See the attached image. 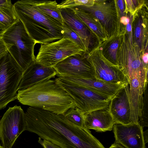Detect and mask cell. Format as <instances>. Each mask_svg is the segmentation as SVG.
Returning a JSON list of instances; mask_svg holds the SVG:
<instances>
[{"label": "cell", "instance_id": "6da1fadb", "mask_svg": "<svg viewBox=\"0 0 148 148\" xmlns=\"http://www.w3.org/2000/svg\"><path fill=\"white\" fill-rule=\"evenodd\" d=\"M25 114L26 130L61 148H105L89 129L75 125L64 115L32 107Z\"/></svg>", "mask_w": 148, "mask_h": 148}, {"label": "cell", "instance_id": "7a4b0ae2", "mask_svg": "<svg viewBox=\"0 0 148 148\" xmlns=\"http://www.w3.org/2000/svg\"><path fill=\"white\" fill-rule=\"evenodd\" d=\"M17 99L22 104L64 115L76 106L71 97L55 79L42 81L27 88L18 90Z\"/></svg>", "mask_w": 148, "mask_h": 148}, {"label": "cell", "instance_id": "3957f363", "mask_svg": "<svg viewBox=\"0 0 148 148\" xmlns=\"http://www.w3.org/2000/svg\"><path fill=\"white\" fill-rule=\"evenodd\" d=\"M13 6L16 16L36 44H47L63 38V24L38 10L32 0L18 1Z\"/></svg>", "mask_w": 148, "mask_h": 148}, {"label": "cell", "instance_id": "277c9868", "mask_svg": "<svg viewBox=\"0 0 148 148\" xmlns=\"http://www.w3.org/2000/svg\"><path fill=\"white\" fill-rule=\"evenodd\" d=\"M0 38L23 71L36 61L34 48L36 43L19 19L7 29L0 31Z\"/></svg>", "mask_w": 148, "mask_h": 148}, {"label": "cell", "instance_id": "5b68a950", "mask_svg": "<svg viewBox=\"0 0 148 148\" xmlns=\"http://www.w3.org/2000/svg\"><path fill=\"white\" fill-rule=\"evenodd\" d=\"M118 66L129 81L136 77L145 89L147 87L148 71L143 64L141 54L138 45L132 44L125 33L121 36L118 52Z\"/></svg>", "mask_w": 148, "mask_h": 148}, {"label": "cell", "instance_id": "8992f818", "mask_svg": "<svg viewBox=\"0 0 148 148\" xmlns=\"http://www.w3.org/2000/svg\"><path fill=\"white\" fill-rule=\"evenodd\" d=\"M23 72L8 51L0 58V110L17 99Z\"/></svg>", "mask_w": 148, "mask_h": 148}, {"label": "cell", "instance_id": "52a82bcc", "mask_svg": "<svg viewBox=\"0 0 148 148\" xmlns=\"http://www.w3.org/2000/svg\"><path fill=\"white\" fill-rule=\"evenodd\" d=\"M55 80L73 99L76 106L84 114L108 107L112 98L82 86L67 83L58 77Z\"/></svg>", "mask_w": 148, "mask_h": 148}, {"label": "cell", "instance_id": "ba28073f", "mask_svg": "<svg viewBox=\"0 0 148 148\" xmlns=\"http://www.w3.org/2000/svg\"><path fill=\"white\" fill-rule=\"evenodd\" d=\"M85 52L69 38H63L55 42L41 44L36 61L44 66L53 67L70 56Z\"/></svg>", "mask_w": 148, "mask_h": 148}, {"label": "cell", "instance_id": "9c48e42d", "mask_svg": "<svg viewBox=\"0 0 148 148\" xmlns=\"http://www.w3.org/2000/svg\"><path fill=\"white\" fill-rule=\"evenodd\" d=\"M26 128L25 113L21 106L9 107L0 120V139L2 146L12 148Z\"/></svg>", "mask_w": 148, "mask_h": 148}, {"label": "cell", "instance_id": "30bf717a", "mask_svg": "<svg viewBox=\"0 0 148 148\" xmlns=\"http://www.w3.org/2000/svg\"><path fill=\"white\" fill-rule=\"evenodd\" d=\"M75 7L98 19L106 33L108 39L117 35L118 20L115 0H94V4L92 6Z\"/></svg>", "mask_w": 148, "mask_h": 148}, {"label": "cell", "instance_id": "8fae6325", "mask_svg": "<svg viewBox=\"0 0 148 148\" xmlns=\"http://www.w3.org/2000/svg\"><path fill=\"white\" fill-rule=\"evenodd\" d=\"M87 56L94 68L96 79L109 83L129 84L127 78L119 67L106 60L97 47L87 54Z\"/></svg>", "mask_w": 148, "mask_h": 148}, {"label": "cell", "instance_id": "7c38bea8", "mask_svg": "<svg viewBox=\"0 0 148 148\" xmlns=\"http://www.w3.org/2000/svg\"><path fill=\"white\" fill-rule=\"evenodd\" d=\"M53 67L58 77L95 78L94 68L88 60L86 52L70 56L59 62Z\"/></svg>", "mask_w": 148, "mask_h": 148}, {"label": "cell", "instance_id": "4fadbf2b", "mask_svg": "<svg viewBox=\"0 0 148 148\" xmlns=\"http://www.w3.org/2000/svg\"><path fill=\"white\" fill-rule=\"evenodd\" d=\"M63 23L75 32L80 37L88 54L97 48L99 44L98 40L89 28L77 16L71 8L61 9Z\"/></svg>", "mask_w": 148, "mask_h": 148}, {"label": "cell", "instance_id": "5bb4252c", "mask_svg": "<svg viewBox=\"0 0 148 148\" xmlns=\"http://www.w3.org/2000/svg\"><path fill=\"white\" fill-rule=\"evenodd\" d=\"M114 143L125 148H145L143 128L139 123L115 124L113 126Z\"/></svg>", "mask_w": 148, "mask_h": 148}, {"label": "cell", "instance_id": "9a60e30c", "mask_svg": "<svg viewBox=\"0 0 148 148\" xmlns=\"http://www.w3.org/2000/svg\"><path fill=\"white\" fill-rule=\"evenodd\" d=\"M109 109L115 124L133 123L131 117L129 84L124 85L112 98Z\"/></svg>", "mask_w": 148, "mask_h": 148}, {"label": "cell", "instance_id": "2e32d148", "mask_svg": "<svg viewBox=\"0 0 148 148\" xmlns=\"http://www.w3.org/2000/svg\"><path fill=\"white\" fill-rule=\"evenodd\" d=\"M58 77L67 83L82 86L111 98H113L125 85L121 84L106 82L95 78H86L68 76H58Z\"/></svg>", "mask_w": 148, "mask_h": 148}, {"label": "cell", "instance_id": "e0dca14e", "mask_svg": "<svg viewBox=\"0 0 148 148\" xmlns=\"http://www.w3.org/2000/svg\"><path fill=\"white\" fill-rule=\"evenodd\" d=\"M148 2L133 15L132 31L133 44L138 46L141 54L148 51Z\"/></svg>", "mask_w": 148, "mask_h": 148}, {"label": "cell", "instance_id": "ac0fdd59", "mask_svg": "<svg viewBox=\"0 0 148 148\" xmlns=\"http://www.w3.org/2000/svg\"><path fill=\"white\" fill-rule=\"evenodd\" d=\"M56 75L53 67L44 66L35 61L23 71L18 89H25L42 81L51 79Z\"/></svg>", "mask_w": 148, "mask_h": 148}, {"label": "cell", "instance_id": "d6986e66", "mask_svg": "<svg viewBox=\"0 0 148 148\" xmlns=\"http://www.w3.org/2000/svg\"><path fill=\"white\" fill-rule=\"evenodd\" d=\"M84 127L96 132L111 131L115 124L109 107L84 114Z\"/></svg>", "mask_w": 148, "mask_h": 148}, {"label": "cell", "instance_id": "ffe728a7", "mask_svg": "<svg viewBox=\"0 0 148 148\" xmlns=\"http://www.w3.org/2000/svg\"><path fill=\"white\" fill-rule=\"evenodd\" d=\"M131 117L133 123H138L143 106V95L145 90L139 79L135 77L129 81Z\"/></svg>", "mask_w": 148, "mask_h": 148}, {"label": "cell", "instance_id": "44dd1931", "mask_svg": "<svg viewBox=\"0 0 148 148\" xmlns=\"http://www.w3.org/2000/svg\"><path fill=\"white\" fill-rule=\"evenodd\" d=\"M70 8L74 11L79 18L96 36L99 44L108 40L106 33L98 19L89 13L76 7Z\"/></svg>", "mask_w": 148, "mask_h": 148}, {"label": "cell", "instance_id": "7402d4cb", "mask_svg": "<svg viewBox=\"0 0 148 148\" xmlns=\"http://www.w3.org/2000/svg\"><path fill=\"white\" fill-rule=\"evenodd\" d=\"M121 36H116L108 39L99 44L97 47L106 60L118 66V52Z\"/></svg>", "mask_w": 148, "mask_h": 148}, {"label": "cell", "instance_id": "603a6c76", "mask_svg": "<svg viewBox=\"0 0 148 148\" xmlns=\"http://www.w3.org/2000/svg\"><path fill=\"white\" fill-rule=\"evenodd\" d=\"M34 7L39 11L63 24L61 9L57 7L56 1L33 0Z\"/></svg>", "mask_w": 148, "mask_h": 148}, {"label": "cell", "instance_id": "cb8c5ba5", "mask_svg": "<svg viewBox=\"0 0 148 148\" xmlns=\"http://www.w3.org/2000/svg\"><path fill=\"white\" fill-rule=\"evenodd\" d=\"M117 16V35L121 36L126 33L127 25L132 21L133 15L125 12V0H115Z\"/></svg>", "mask_w": 148, "mask_h": 148}, {"label": "cell", "instance_id": "d4e9b609", "mask_svg": "<svg viewBox=\"0 0 148 148\" xmlns=\"http://www.w3.org/2000/svg\"><path fill=\"white\" fill-rule=\"evenodd\" d=\"M18 20L13 5L0 8V30H4Z\"/></svg>", "mask_w": 148, "mask_h": 148}, {"label": "cell", "instance_id": "484cf974", "mask_svg": "<svg viewBox=\"0 0 148 148\" xmlns=\"http://www.w3.org/2000/svg\"><path fill=\"white\" fill-rule=\"evenodd\" d=\"M84 114L76 106L68 110L64 115L73 124L81 127H84Z\"/></svg>", "mask_w": 148, "mask_h": 148}, {"label": "cell", "instance_id": "4316f807", "mask_svg": "<svg viewBox=\"0 0 148 148\" xmlns=\"http://www.w3.org/2000/svg\"><path fill=\"white\" fill-rule=\"evenodd\" d=\"M63 38H69L86 52L85 46L80 37L64 23H63Z\"/></svg>", "mask_w": 148, "mask_h": 148}, {"label": "cell", "instance_id": "83f0119b", "mask_svg": "<svg viewBox=\"0 0 148 148\" xmlns=\"http://www.w3.org/2000/svg\"><path fill=\"white\" fill-rule=\"evenodd\" d=\"M94 4V0H66L62 1L57 5L60 9L70 8L81 5L87 7L92 6Z\"/></svg>", "mask_w": 148, "mask_h": 148}, {"label": "cell", "instance_id": "f1b7e54d", "mask_svg": "<svg viewBox=\"0 0 148 148\" xmlns=\"http://www.w3.org/2000/svg\"><path fill=\"white\" fill-rule=\"evenodd\" d=\"M125 12L133 15L144 5L148 2L146 0H125Z\"/></svg>", "mask_w": 148, "mask_h": 148}, {"label": "cell", "instance_id": "f546056e", "mask_svg": "<svg viewBox=\"0 0 148 148\" xmlns=\"http://www.w3.org/2000/svg\"><path fill=\"white\" fill-rule=\"evenodd\" d=\"M147 88L143 93V106L139 121V123L143 128L148 126V94Z\"/></svg>", "mask_w": 148, "mask_h": 148}, {"label": "cell", "instance_id": "4dcf8cb0", "mask_svg": "<svg viewBox=\"0 0 148 148\" xmlns=\"http://www.w3.org/2000/svg\"><path fill=\"white\" fill-rule=\"evenodd\" d=\"M38 142L43 148H61L49 141L42 140L40 137H39Z\"/></svg>", "mask_w": 148, "mask_h": 148}, {"label": "cell", "instance_id": "1f68e13d", "mask_svg": "<svg viewBox=\"0 0 148 148\" xmlns=\"http://www.w3.org/2000/svg\"><path fill=\"white\" fill-rule=\"evenodd\" d=\"M8 51L6 45L0 38V58L5 55Z\"/></svg>", "mask_w": 148, "mask_h": 148}, {"label": "cell", "instance_id": "d6a6232c", "mask_svg": "<svg viewBox=\"0 0 148 148\" xmlns=\"http://www.w3.org/2000/svg\"><path fill=\"white\" fill-rule=\"evenodd\" d=\"M142 60L146 70H148V51H145L141 54Z\"/></svg>", "mask_w": 148, "mask_h": 148}, {"label": "cell", "instance_id": "836d02e7", "mask_svg": "<svg viewBox=\"0 0 148 148\" xmlns=\"http://www.w3.org/2000/svg\"><path fill=\"white\" fill-rule=\"evenodd\" d=\"M13 5L10 0H0V8L9 7Z\"/></svg>", "mask_w": 148, "mask_h": 148}, {"label": "cell", "instance_id": "e575fe53", "mask_svg": "<svg viewBox=\"0 0 148 148\" xmlns=\"http://www.w3.org/2000/svg\"><path fill=\"white\" fill-rule=\"evenodd\" d=\"M148 129L147 130H146L143 132V137L144 141L145 143H146L148 142Z\"/></svg>", "mask_w": 148, "mask_h": 148}, {"label": "cell", "instance_id": "d590c367", "mask_svg": "<svg viewBox=\"0 0 148 148\" xmlns=\"http://www.w3.org/2000/svg\"><path fill=\"white\" fill-rule=\"evenodd\" d=\"M109 148H125L119 144L114 143Z\"/></svg>", "mask_w": 148, "mask_h": 148}, {"label": "cell", "instance_id": "8d00e7d4", "mask_svg": "<svg viewBox=\"0 0 148 148\" xmlns=\"http://www.w3.org/2000/svg\"><path fill=\"white\" fill-rule=\"evenodd\" d=\"M0 148H5L4 147L0 145Z\"/></svg>", "mask_w": 148, "mask_h": 148}, {"label": "cell", "instance_id": "74e56055", "mask_svg": "<svg viewBox=\"0 0 148 148\" xmlns=\"http://www.w3.org/2000/svg\"></svg>", "mask_w": 148, "mask_h": 148}]
</instances>
